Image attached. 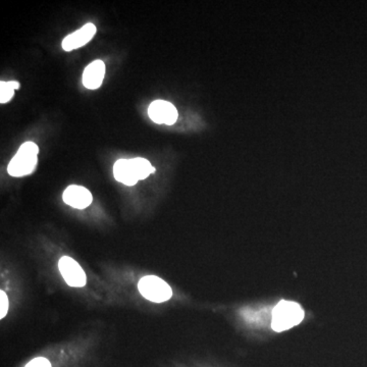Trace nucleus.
I'll return each mask as SVG.
<instances>
[{"mask_svg":"<svg viewBox=\"0 0 367 367\" xmlns=\"http://www.w3.org/2000/svg\"><path fill=\"white\" fill-rule=\"evenodd\" d=\"M96 33V27L92 23L85 25L75 33L70 34L63 39V48L65 52H72L86 45L88 42L92 40Z\"/></svg>","mask_w":367,"mask_h":367,"instance_id":"obj_8","label":"nucleus"},{"mask_svg":"<svg viewBox=\"0 0 367 367\" xmlns=\"http://www.w3.org/2000/svg\"><path fill=\"white\" fill-rule=\"evenodd\" d=\"M148 116L156 124L171 126L178 120V110L171 103L156 101L148 108Z\"/></svg>","mask_w":367,"mask_h":367,"instance_id":"obj_6","label":"nucleus"},{"mask_svg":"<svg viewBox=\"0 0 367 367\" xmlns=\"http://www.w3.org/2000/svg\"><path fill=\"white\" fill-rule=\"evenodd\" d=\"M59 271L65 283L71 287H84L87 284V275L79 263L69 256H63L59 262Z\"/></svg>","mask_w":367,"mask_h":367,"instance_id":"obj_5","label":"nucleus"},{"mask_svg":"<svg viewBox=\"0 0 367 367\" xmlns=\"http://www.w3.org/2000/svg\"><path fill=\"white\" fill-rule=\"evenodd\" d=\"M154 173H156V169L145 158H122L114 163V178L116 181L127 186H134L140 180H145Z\"/></svg>","mask_w":367,"mask_h":367,"instance_id":"obj_1","label":"nucleus"},{"mask_svg":"<svg viewBox=\"0 0 367 367\" xmlns=\"http://www.w3.org/2000/svg\"><path fill=\"white\" fill-rule=\"evenodd\" d=\"M25 367H52L50 360L44 357L34 358Z\"/></svg>","mask_w":367,"mask_h":367,"instance_id":"obj_12","label":"nucleus"},{"mask_svg":"<svg viewBox=\"0 0 367 367\" xmlns=\"http://www.w3.org/2000/svg\"><path fill=\"white\" fill-rule=\"evenodd\" d=\"M8 298L4 291H0V318L6 317L8 311Z\"/></svg>","mask_w":367,"mask_h":367,"instance_id":"obj_11","label":"nucleus"},{"mask_svg":"<svg viewBox=\"0 0 367 367\" xmlns=\"http://www.w3.org/2000/svg\"><path fill=\"white\" fill-rule=\"evenodd\" d=\"M38 154L39 148L33 142L23 144L8 165V174L12 177L19 178L33 173L38 163Z\"/></svg>","mask_w":367,"mask_h":367,"instance_id":"obj_3","label":"nucleus"},{"mask_svg":"<svg viewBox=\"0 0 367 367\" xmlns=\"http://www.w3.org/2000/svg\"><path fill=\"white\" fill-rule=\"evenodd\" d=\"M63 199L67 205L77 209H87L93 201L90 191L78 185L67 187L63 192Z\"/></svg>","mask_w":367,"mask_h":367,"instance_id":"obj_7","label":"nucleus"},{"mask_svg":"<svg viewBox=\"0 0 367 367\" xmlns=\"http://www.w3.org/2000/svg\"><path fill=\"white\" fill-rule=\"evenodd\" d=\"M20 88V83L1 82L0 83V103H6L14 97V90Z\"/></svg>","mask_w":367,"mask_h":367,"instance_id":"obj_10","label":"nucleus"},{"mask_svg":"<svg viewBox=\"0 0 367 367\" xmlns=\"http://www.w3.org/2000/svg\"><path fill=\"white\" fill-rule=\"evenodd\" d=\"M304 316V311L298 303L281 300L273 308L271 328L275 332H285L293 326H298Z\"/></svg>","mask_w":367,"mask_h":367,"instance_id":"obj_2","label":"nucleus"},{"mask_svg":"<svg viewBox=\"0 0 367 367\" xmlns=\"http://www.w3.org/2000/svg\"><path fill=\"white\" fill-rule=\"evenodd\" d=\"M138 289L144 298L152 302H165L173 296V291L169 284L156 275H146L142 277L138 284Z\"/></svg>","mask_w":367,"mask_h":367,"instance_id":"obj_4","label":"nucleus"},{"mask_svg":"<svg viewBox=\"0 0 367 367\" xmlns=\"http://www.w3.org/2000/svg\"><path fill=\"white\" fill-rule=\"evenodd\" d=\"M105 63L103 61H92L83 74V85L90 90L99 88L105 79Z\"/></svg>","mask_w":367,"mask_h":367,"instance_id":"obj_9","label":"nucleus"}]
</instances>
